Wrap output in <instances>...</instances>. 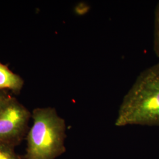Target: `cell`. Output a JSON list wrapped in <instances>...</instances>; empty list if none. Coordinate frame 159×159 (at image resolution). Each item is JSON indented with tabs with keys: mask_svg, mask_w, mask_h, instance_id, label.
Masks as SVG:
<instances>
[{
	"mask_svg": "<svg viewBox=\"0 0 159 159\" xmlns=\"http://www.w3.org/2000/svg\"><path fill=\"white\" fill-rule=\"evenodd\" d=\"M153 44L154 51L156 55L159 57V2L154 11Z\"/></svg>",
	"mask_w": 159,
	"mask_h": 159,
	"instance_id": "5b68a950",
	"label": "cell"
},
{
	"mask_svg": "<svg viewBox=\"0 0 159 159\" xmlns=\"http://www.w3.org/2000/svg\"><path fill=\"white\" fill-rule=\"evenodd\" d=\"M114 125H159V63L143 70L123 97Z\"/></svg>",
	"mask_w": 159,
	"mask_h": 159,
	"instance_id": "6da1fadb",
	"label": "cell"
},
{
	"mask_svg": "<svg viewBox=\"0 0 159 159\" xmlns=\"http://www.w3.org/2000/svg\"><path fill=\"white\" fill-rule=\"evenodd\" d=\"M0 159H22L15 150L14 148L0 144Z\"/></svg>",
	"mask_w": 159,
	"mask_h": 159,
	"instance_id": "8992f818",
	"label": "cell"
},
{
	"mask_svg": "<svg viewBox=\"0 0 159 159\" xmlns=\"http://www.w3.org/2000/svg\"><path fill=\"white\" fill-rule=\"evenodd\" d=\"M10 96V94L7 93L6 90L0 89V104L4 102Z\"/></svg>",
	"mask_w": 159,
	"mask_h": 159,
	"instance_id": "52a82bcc",
	"label": "cell"
},
{
	"mask_svg": "<svg viewBox=\"0 0 159 159\" xmlns=\"http://www.w3.org/2000/svg\"><path fill=\"white\" fill-rule=\"evenodd\" d=\"M25 159H56L66 151V124L53 107L34 109Z\"/></svg>",
	"mask_w": 159,
	"mask_h": 159,
	"instance_id": "7a4b0ae2",
	"label": "cell"
},
{
	"mask_svg": "<svg viewBox=\"0 0 159 159\" xmlns=\"http://www.w3.org/2000/svg\"><path fill=\"white\" fill-rule=\"evenodd\" d=\"M31 114L11 95L0 104V144L15 148L27 134Z\"/></svg>",
	"mask_w": 159,
	"mask_h": 159,
	"instance_id": "3957f363",
	"label": "cell"
},
{
	"mask_svg": "<svg viewBox=\"0 0 159 159\" xmlns=\"http://www.w3.org/2000/svg\"><path fill=\"white\" fill-rule=\"evenodd\" d=\"M24 81L18 74L14 73L7 66L0 63V89L8 90L18 94L23 89Z\"/></svg>",
	"mask_w": 159,
	"mask_h": 159,
	"instance_id": "277c9868",
	"label": "cell"
}]
</instances>
